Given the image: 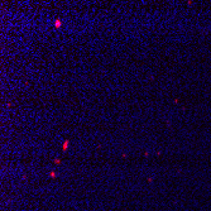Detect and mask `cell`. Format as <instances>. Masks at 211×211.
I'll return each instance as SVG.
<instances>
[{
	"mask_svg": "<svg viewBox=\"0 0 211 211\" xmlns=\"http://www.w3.org/2000/svg\"><path fill=\"white\" fill-rule=\"evenodd\" d=\"M67 145H68V140H66V142L63 143V147H62V151H63V152L67 149Z\"/></svg>",
	"mask_w": 211,
	"mask_h": 211,
	"instance_id": "obj_2",
	"label": "cell"
},
{
	"mask_svg": "<svg viewBox=\"0 0 211 211\" xmlns=\"http://www.w3.org/2000/svg\"><path fill=\"white\" fill-rule=\"evenodd\" d=\"M61 25H62V23H61V20H60V19H57L56 22H54V27H56V28H60Z\"/></svg>",
	"mask_w": 211,
	"mask_h": 211,
	"instance_id": "obj_1",
	"label": "cell"
}]
</instances>
